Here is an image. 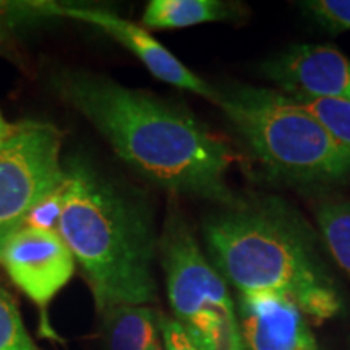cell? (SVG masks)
<instances>
[{"label":"cell","mask_w":350,"mask_h":350,"mask_svg":"<svg viewBox=\"0 0 350 350\" xmlns=\"http://www.w3.org/2000/svg\"><path fill=\"white\" fill-rule=\"evenodd\" d=\"M157 252L174 319L198 350H245L229 288L178 209L165 217Z\"/></svg>","instance_id":"5b68a950"},{"label":"cell","mask_w":350,"mask_h":350,"mask_svg":"<svg viewBox=\"0 0 350 350\" xmlns=\"http://www.w3.org/2000/svg\"><path fill=\"white\" fill-rule=\"evenodd\" d=\"M161 313L150 305H119L100 313L106 350H151L163 342Z\"/></svg>","instance_id":"8fae6325"},{"label":"cell","mask_w":350,"mask_h":350,"mask_svg":"<svg viewBox=\"0 0 350 350\" xmlns=\"http://www.w3.org/2000/svg\"><path fill=\"white\" fill-rule=\"evenodd\" d=\"M12 129H13V124L7 122L5 117H3L2 111H0V150H2L3 144H5L8 137H10Z\"/></svg>","instance_id":"ffe728a7"},{"label":"cell","mask_w":350,"mask_h":350,"mask_svg":"<svg viewBox=\"0 0 350 350\" xmlns=\"http://www.w3.org/2000/svg\"><path fill=\"white\" fill-rule=\"evenodd\" d=\"M159 327L164 350H198L174 318H169L161 313Z\"/></svg>","instance_id":"d6986e66"},{"label":"cell","mask_w":350,"mask_h":350,"mask_svg":"<svg viewBox=\"0 0 350 350\" xmlns=\"http://www.w3.org/2000/svg\"><path fill=\"white\" fill-rule=\"evenodd\" d=\"M203 235L213 266L240 294H286L317 323L340 312L342 301L314 234L282 201H240L209 216Z\"/></svg>","instance_id":"3957f363"},{"label":"cell","mask_w":350,"mask_h":350,"mask_svg":"<svg viewBox=\"0 0 350 350\" xmlns=\"http://www.w3.org/2000/svg\"><path fill=\"white\" fill-rule=\"evenodd\" d=\"M51 85L146 180L224 208L240 203L227 183L237 156L185 109L83 70H59Z\"/></svg>","instance_id":"6da1fadb"},{"label":"cell","mask_w":350,"mask_h":350,"mask_svg":"<svg viewBox=\"0 0 350 350\" xmlns=\"http://www.w3.org/2000/svg\"><path fill=\"white\" fill-rule=\"evenodd\" d=\"M301 7L332 33L350 29V0H308Z\"/></svg>","instance_id":"e0dca14e"},{"label":"cell","mask_w":350,"mask_h":350,"mask_svg":"<svg viewBox=\"0 0 350 350\" xmlns=\"http://www.w3.org/2000/svg\"><path fill=\"white\" fill-rule=\"evenodd\" d=\"M0 266L41 312V334L62 340L52 329L47 310L75 273V258L57 230L25 226L0 253Z\"/></svg>","instance_id":"52a82bcc"},{"label":"cell","mask_w":350,"mask_h":350,"mask_svg":"<svg viewBox=\"0 0 350 350\" xmlns=\"http://www.w3.org/2000/svg\"><path fill=\"white\" fill-rule=\"evenodd\" d=\"M64 170L57 232L80 265L99 314L119 305H151L159 240L146 203L85 156L65 157Z\"/></svg>","instance_id":"7a4b0ae2"},{"label":"cell","mask_w":350,"mask_h":350,"mask_svg":"<svg viewBox=\"0 0 350 350\" xmlns=\"http://www.w3.org/2000/svg\"><path fill=\"white\" fill-rule=\"evenodd\" d=\"M261 73L291 98H326L350 103V59L336 47L300 44L271 57Z\"/></svg>","instance_id":"9c48e42d"},{"label":"cell","mask_w":350,"mask_h":350,"mask_svg":"<svg viewBox=\"0 0 350 350\" xmlns=\"http://www.w3.org/2000/svg\"><path fill=\"white\" fill-rule=\"evenodd\" d=\"M239 313L248 350H318L305 314L286 294H240Z\"/></svg>","instance_id":"30bf717a"},{"label":"cell","mask_w":350,"mask_h":350,"mask_svg":"<svg viewBox=\"0 0 350 350\" xmlns=\"http://www.w3.org/2000/svg\"><path fill=\"white\" fill-rule=\"evenodd\" d=\"M217 107L275 177L312 185L350 178V152L282 91L232 85L219 90Z\"/></svg>","instance_id":"277c9868"},{"label":"cell","mask_w":350,"mask_h":350,"mask_svg":"<svg viewBox=\"0 0 350 350\" xmlns=\"http://www.w3.org/2000/svg\"><path fill=\"white\" fill-rule=\"evenodd\" d=\"M151 350H164V345H163V342H161V344H157L156 347H152Z\"/></svg>","instance_id":"44dd1931"},{"label":"cell","mask_w":350,"mask_h":350,"mask_svg":"<svg viewBox=\"0 0 350 350\" xmlns=\"http://www.w3.org/2000/svg\"><path fill=\"white\" fill-rule=\"evenodd\" d=\"M317 221L327 250L350 274V200L321 204Z\"/></svg>","instance_id":"4fadbf2b"},{"label":"cell","mask_w":350,"mask_h":350,"mask_svg":"<svg viewBox=\"0 0 350 350\" xmlns=\"http://www.w3.org/2000/svg\"><path fill=\"white\" fill-rule=\"evenodd\" d=\"M62 188H60L55 193H52L46 200H42L33 209L25 226L38 227V229L46 230H57L60 213H62Z\"/></svg>","instance_id":"ac0fdd59"},{"label":"cell","mask_w":350,"mask_h":350,"mask_svg":"<svg viewBox=\"0 0 350 350\" xmlns=\"http://www.w3.org/2000/svg\"><path fill=\"white\" fill-rule=\"evenodd\" d=\"M0 350H39L28 334L20 308L0 284Z\"/></svg>","instance_id":"2e32d148"},{"label":"cell","mask_w":350,"mask_h":350,"mask_svg":"<svg viewBox=\"0 0 350 350\" xmlns=\"http://www.w3.org/2000/svg\"><path fill=\"white\" fill-rule=\"evenodd\" d=\"M62 133L54 124H13L0 150V253L34 208L64 185Z\"/></svg>","instance_id":"8992f818"},{"label":"cell","mask_w":350,"mask_h":350,"mask_svg":"<svg viewBox=\"0 0 350 350\" xmlns=\"http://www.w3.org/2000/svg\"><path fill=\"white\" fill-rule=\"evenodd\" d=\"M59 20L51 13V2L25 0L2 2L0 0V42L10 39L16 31Z\"/></svg>","instance_id":"9a60e30c"},{"label":"cell","mask_w":350,"mask_h":350,"mask_svg":"<svg viewBox=\"0 0 350 350\" xmlns=\"http://www.w3.org/2000/svg\"><path fill=\"white\" fill-rule=\"evenodd\" d=\"M51 12L59 20H78L103 29L117 42H120L125 49H129L131 54L137 55L139 62L150 70L151 75H154L157 80L178 88V90L198 94L216 106L219 104V90L200 78L185 64H182L180 59H177L143 26L122 18L117 13L106 10V8L51 2Z\"/></svg>","instance_id":"ba28073f"},{"label":"cell","mask_w":350,"mask_h":350,"mask_svg":"<svg viewBox=\"0 0 350 350\" xmlns=\"http://www.w3.org/2000/svg\"><path fill=\"white\" fill-rule=\"evenodd\" d=\"M242 7L222 0H151L142 25L151 29H177L239 18Z\"/></svg>","instance_id":"7c38bea8"},{"label":"cell","mask_w":350,"mask_h":350,"mask_svg":"<svg viewBox=\"0 0 350 350\" xmlns=\"http://www.w3.org/2000/svg\"><path fill=\"white\" fill-rule=\"evenodd\" d=\"M295 99L312 116L321 122V125L329 131L331 137L338 142L345 151L350 152V103L340 99L326 98H305L299 96Z\"/></svg>","instance_id":"5bb4252c"}]
</instances>
